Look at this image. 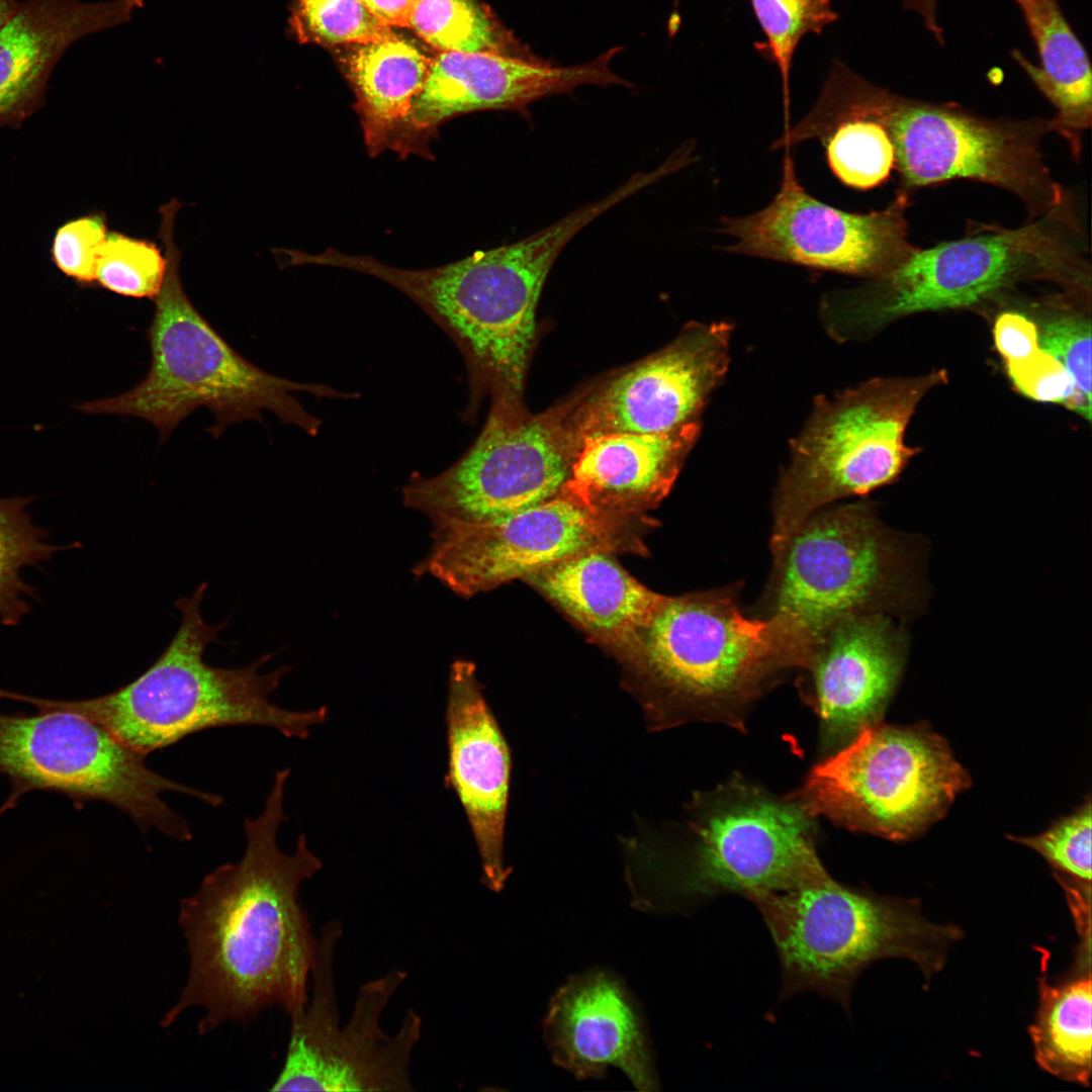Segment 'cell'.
<instances>
[{
    "instance_id": "1",
    "label": "cell",
    "mask_w": 1092,
    "mask_h": 1092,
    "mask_svg": "<svg viewBox=\"0 0 1092 1092\" xmlns=\"http://www.w3.org/2000/svg\"><path fill=\"white\" fill-rule=\"evenodd\" d=\"M290 768L275 774L261 814L245 818L246 849L236 863L206 875L180 902L178 922L190 957L188 981L163 1016L167 1027L190 1007H201L205 1034L228 1020H245L271 1005L290 1016L309 998L307 983L316 938L299 901V888L322 868L304 834L293 854L277 844L287 821L284 788Z\"/></svg>"
},
{
    "instance_id": "2",
    "label": "cell",
    "mask_w": 1092,
    "mask_h": 1092,
    "mask_svg": "<svg viewBox=\"0 0 1092 1092\" xmlns=\"http://www.w3.org/2000/svg\"><path fill=\"white\" fill-rule=\"evenodd\" d=\"M618 203L611 193L521 241L440 267L401 269L343 252L335 264L401 291L456 343L475 389L490 390L494 402L518 405L546 278L563 248Z\"/></svg>"
},
{
    "instance_id": "3",
    "label": "cell",
    "mask_w": 1092,
    "mask_h": 1092,
    "mask_svg": "<svg viewBox=\"0 0 1092 1092\" xmlns=\"http://www.w3.org/2000/svg\"><path fill=\"white\" fill-rule=\"evenodd\" d=\"M181 203L173 198L160 209L159 238L164 245L166 272L155 301L147 339L151 367L135 386L122 394L77 406L90 415H123L154 425L164 441L193 411L207 407L215 423L214 438L235 423H262L267 410L284 424L315 436L322 421L293 395L349 398V393L313 383H299L270 374L239 354L192 304L179 275L180 251L174 241V219Z\"/></svg>"
},
{
    "instance_id": "4",
    "label": "cell",
    "mask_w": 1092,
    "mask_h": 1092,
    "mask_svg": "<svg viewBox=\"0 0 1092 1092\" xmlns=\"http://www.w3.org/2000/svg\"><path fill=\"white\" fill-rule=\"evenodd\" d=\"M206 582L176 602L180 626L160 657L139 677L97 698L60 701L14 693L12 700L38 712L67 711L99 724L132 749L149 753L206 729L259 725L286 737L305 739L310 727L327 720L328 709L285 710L270 701L288 667L261 672L270 654L241 668L207 664L204 651L225 622L209 625L200 605Z\"/></svg>"
},
{
    "instance_id": "5",
    "label": "cell",
    "mask_w": 1092,
    "mask_h": 1092,
    "mask_svg": "<svg viewBox=\"0 0 1092 1092\" xmlns=\"http://www.w3.org/2000/svg\"><path fill=\"white\" fill-rule=\"evenodd\" d=\"M1075 226L1062 209L1016 229L984 225L960 240L916 248L872 283L826 293L822 322L845 341L913 313L976 305L1018 280L1083 282L1089 267Z\"/></svg>"
},
{
    "instance_id": "6",
    "label": "cell",
    "mask_w": 1092,
    "mask_h": 1092,
    "mask_svg": "<svg viewBox=\"0 0 1092 1092\" xmlns=\"http://www.w3.org/2000/svg\"><path fill=\"white\" fill-rule=\"evenodd\" d=\"M747 900L775 943L782 968L781 997L813 991L846 1012L851 990L871 964L907 959L930 981L963 936L956 925L926 919L916 900L853 889L830 876Z\"/></svg>"
},
{
    "instance_id": "7",
    "label": "cell",
    "mask_w": 1092,
    "mask_h": 1092,
    "mask_svg": "<svg viewBox=\"0 0 1092 1092\" xmlns=\"http://www.w3.org/2000/svg\"><path fill=\"white\" fill-rule=\"evenodd\" d=\"M808 638L780 617H746L728 590L665 597L625 656L664 696L654 725L681 712L732 706L777 672L805 667ZM662 696V697H663Z\"/></svg>"
},
{
    "instance_id": "8",
    "label": "cell",
    "mask_w": 1092,
    "mask_h": 1092,
    "mask_svg": "<svg viewBox=\"0 0 1092 1092\" xmlns=\"http://www.w3.org/2000/svg\"><path fill=\"white\" fill-rule=\"evenodd\" d=\"M947 380L945 370L876 378L832 398L818 396L772 503L771 552L815 512L845 496L892 483L917 453L905 443L922 398Z\"/></svg>"
},
{
    "instance_id": "9",
    "label": "cell",
    "mask_w": 1092,
    "mask_h": 1092,
    "mask_svg": "<svg viewBox=\"0 0 1092 1092\" xmlns=\"http://www.w3.org/2000/svg\"><path fill=\"white\" fill-rule=\"evenodd\" d=\"M848 97L889 133L900 189L968 179L1015 194L1029 219L1064 208V190L1041 151L1050 120L991 119L956 104L899 96L859 75L851 79Z\"/></svg>"
},
{
    "instance_id": "10",
    "label": "cell",
    "mask_w": 1092,
    "mask_h": 1092,
    "mask_svg": "<svg viewBox=\"0 0 1092 1092\" xmlns=\"http://www.w3.org/2000/svg\"><path fill=\"white\" fill-rule=\"evenodd\" d=\"M146 756L76 713H0V774L10 780L11 796L19 800L38 790L64 795L78 806L102 801L127 814L144 832L155 828L176 840H190L188 822L161 794L182 793L212 807L222 798L157 774Z\"/></svg>"
},
{
    "instance_id": "11",
    "label": "cell",
    "mask_w": 1092,
    "mask_h": 1092,
    "mask_svg": "<svg viewBox=\"0 0 1092 1092\" xmlns=\"http://www.w3.org/2000/svg\"><path fill=\"white\" fill-rule=\"evenodd\" d=\"M969 785L938 735L875 723L811 771L799 802L812 816L907 839L940 818Z\"/></svg>"
},
{
    "instance_id": "12",
    "label": "cell",
    "mask_w": 1092,
    "mask_h": 1092,
    "mask_svg": "<svg viewBox=\"0 0 1092 1092\" xmlns=\"http://www.w3.org/2000/svg\"><path fill=\"white\" fill-rule=\"evenodd\" d=\"M695 817V845L666 874L655 909L688 910L730 893L749 899L829 876L814 846L813 816L799 801L734 784L706 800Z\"/></svg>"
},
{
    "instance_id": "13",
    "label": "cell",
    "mask_w": 1092,
    "mask_h": 1092,
    "mask_svg": "<svg viewBox=\"0 0 1092 1092\" xmlns=\"http://www.w3.org/2000/svg\"><path fill=\"white\" fill-rule=\"evenodd\" d=\"M343 934L338 920L321 930L310 977L312 993L304 1009L290 1018L284 1065L271 1091H412L410 1064L422 1036V1017L407 1010L393 1034L381 1015L406 979L392 970L359 990L350 1019L341 1025L336 1000L335 950Z\"/></svg>"
},
{
    "instance_id": "14",
    "label": "cell",
    "mask_w": 1092,
    "mask_h": 1092,
    "mask_svg": "<svg viewBox=\"0 0 1092 1092\" xmlns=\"http://www.w3.org/2000/svg\"><path fill=\"white\" fill-rule=\"evenodd\" d=\"M772 556L764 617L789 621L812 646L848 617L888 615L904 590L897 541L866 504L815 512Z\"/></svg>"
},
{
    "instance_id": "15",
    "label": "cell",
    "mask_w": 1092,
    "mask_h": 1092,
    "mask_svg": "<svg viewBox=\"0 0 1092 1092\" xmlns=\"http://www.w3.org/2000/svg\"><path fill=\"white\" fill-rule=\"evenodd\" d=\"M569 411L531 416L521 405L492 402L465 454L437 475L410 478L402 488L404 506L432 523L488 521L560 494L578 449Z\"/></svg>"
},
{
    "instance_id": "16",
    "label": "cell",
    "mask_w": 1092,
    "mask_h": 1092,
    "mask_svg": "<svg viewBox=\"0 0 1092 1092\" xmlns=\"http://www.w3.org/2000/svg\"><path fill=\"white\" fill-rule=\"evenodd\" d=\"M780 189L754 213L724 217L719 232L734 239L726 251L869 279L898 267L916 249L908 240L909 194L899 189L883 209L849 212L809 194L792 148H784Z\"/></svg>"
},
{
    "instance_id": "17",
    "label": "cell",
    "mask_w": 1092,
    "mask_h": 1092,
    "mask_svg": "<svg viewBox=\"0 0 1092 1092\" xmlns=\"http://www.w3.org/2000/svg\"><path fill=\"white\" fill-rule=\"evenodd\" d=\"M616 518L594 513L561 492L495 520L432 523L429 553L414 573L472 597L575 554L615 549L620 542Z\"/></svg>"
},
{
    "instance_id": "18",
    "label": "cell",
    "mask_w": 1092,
    "mask_h": 1092,
    "mask_svg": "<svg viewBox=\"0 0 1092 1092\" xmlns=\"http://www.w3.org/2000/svg\"><path fill=\"white\" fill-rule=\"evenodd\" d=\"M621 50L613 48L592 62L570 67L489 53L437 52L422 90L387 149L401 158L413 154L429 158L439 126L457 115L498 109L528 117L531 103L571 94L581 85L632 87L610 68Z\"/></svg>"
},
{
    "instance_id": "19",
    "label": "cell",
    "mask_w": 1092,
    "mask_h": 1092,
    "mask_svg": "<svg viewBox=\"0 0 1092 1092\" xmlns=\"http://www.w3.org/2000/svg\"><path fill=\"white\" fill-rule=\"evenodd\" d=\"M732 326L689 325L667 347L630 367L569 412L581 439L609 433H658L699 421L729 365Z\"/></svg>"
},
{
    "instance_id": "20",
    "label": "cell",
    "mask_w": 1092,
    "mask_h": 1092,
    "mask_svg": "<svg viewBox=\"0 0 1092 1092\" xmlns=\"http://www.w3.org/2000/svg\"><path fill=\"white\" fill-rule=\"evenodd\" d=\"M445 722V785L455 792L467 816L480 856L482 882L499 892L510 873L504 860V836L511 752L470 661L458 659L450 666Z\"/></svg>"
},
{
    "instance_id": "21",
    "label": "cell",
    "mask_w": 1092,
    "mask_h": 1092,
    "mask_svg": "<svg viewBox=\"0 0 1092 1092\" xmlns=\"http://www.w3.org/2000/svg\"><path fill=\"white\" fill-rule=\"evenodd\" d=\"M543 1036L553 1062L579 1080L601 1079L616 1067L637 1090L659 1089L636 1004L610 972L588 971L562 985L550 1000Z\"/></svg>"
},
{
    "instance_id": "22",
    "label": "cell",
    "mask_w": 1092,
    "mask_h": 1092,
    "mask_svg": "<svg viewBox=\"0 0 1092 1092\" xmlns=\"http://www.w3.org/2000/svg\"><path fill=\"white\" fill-rule=\"evenodd\" d=\"M903 663V640L887 614L848 617L829 629L804 667L826 739L850 741L878 723Z\"/></svg>"
},
{
    "instance_id": "23",
    "label": "cell",
    "mask_w": 1092,
    "mask_h": 1092,
    "mask_svg": "<svg viewBox=\"0 0 1092 1092\" xmlns=\"http://www.w3.org/2000/svg\"><path fill=\"white\" fill-rule=\"evenodd\" d=\"M144 0H23L0 28V126L20 127L44 103L51 74L78 39L129 22Z\"/></svg>"
},
{
    "instance_id": "24",
    "label": "cell",
    "mask_w": 1092,
    "mask_h": 1092,
    "mask_svg": "<svg viewBox=\"0 0 1092 1092\" xmlns=\"http://www.w3.org/2000/svg\"><path fill=\"white\" fill-rule=\"evenodd\" d=\"M700 431L699 420L665 432L585 437L561 492L597 514L651 509L669 492Z\"/></svg>"
},
{
    "instance_id": "25",
    "label": "cell",
    "mask_w": 1092,
    "mask_h": 1092,
    "mask_svg": "<svg viewBox=\"0 0 1092 1092\" xmlns=\"http://www.w3.org/2000/svg\"><path fill=\"white\" fill-rule=\"evenodd\" d=\"M593 637L624 656L664 600L605 549H592L526 578Z\"/></svg>"
},
{
    "instance_id": "26",
    "label": "cell",
    "mask_w": 1092,
    "mask_h": 1092,
    "mask_svg": "<svg viewBox=\"0 0 1092 1092\" xmlns=\"http://www.w3.org/2000/svg\"><path fill=\"white\" fill-rule=\"evenodd\" d=\"M339 60L355 94L368 153L388 144L422 90L434 55L394 30L377 40L341 47Z\"/></svg>"
},
{
    "instance_id": "27",
    "label": "cell",
    "mask_w": 1092,
    "mask_h": 1092,
    "mask_svg": "<svg viewBox=\"0 0 1092 1092\" xmlns=\"http://www.w3.org/2000/svg\"><path fill=\"white\" fill-rule=\"evenodd\" d=\"M1034 41L1039 63L1034 65L1019 50L1012 57L1035 87L1056 108L1050 120L1078 157L1081 138L1091 126V69L1085 47L1067 20L1058 0H1021L1017 3Z\"/></svg>"
},
{
    "instance_id": "28",
    "label": "cell",
    "mask_w": 1092,
    "mask_h": 1092,
    "mask_svg": "<svg viewBox=\"0 0 1092 1092\" xmlns=\"http://www.w3.org/2000/svg\"><path fill=\"white\" fill-rule=\"evenodd\" d=\"M818 140L828 166L845 186L870 190L884 184L895 169V151L886 128L858 110L828 74L811 110L771 145L775 150Z\"/></svg>"
},
{
    "instance_id": "29",
    "label": "cell",
    "mask_w": 1092,
    "mask_h": 1092,
    "mask_svg": "<svg viewBox=\"0 0 1092 1092\" xmlns=\"http://www.w3.org/2000/svg\"><path fill=\"white\" fill-rule=\"evenodd\" d=\"M1059 985L1041 979L1029 1034L1038 1066L1062 1080L1089 1086L1092 1068L1090 971Z\"/></svg>"
},
{
    "instance_id": "30",
    "label": "cell",
    "mask_w": 1092,
    "mask_h": 1092,
    "mask_svg": "<svg viewBox=\"0 0 1092 1092\" xmlns=\"http://www.w3.org/2000/svg\"><path fill=\"white\" fill-rule=\"evenodd\" d=\"M32 496L0 497V624L16 627L31 610L36 589L23 577L66 547L54 544L28 508Z\"/></svg>"
},
{
    "instance_id": "31",
    "label": "cell",
    "mask_w": 1092,
    "mask_h": 1092,
    "mask_svg": "<svg viewBox=\"0 0 1092 1092\" xmlns=\"http://www.w3.org/2000/svg\"><path fill=\"white\" fill-rule=\"evenodd\" d=\"M407 28L436 52L533 59L478 0H415Z\"/></svg>"
},
{
    "instance_id": "32",
    "label": "cell",
    "mask_w": 1092,
    "mask_h": 1092,
    "mask_svg": "<svg viewBox=\"0 0 1092 1092\" xmlns=\"http://www.w3.org/2000/svg\"><path fill=\"white\" fill-rule=\"evenodd\" d=\"M765 35L756 50L780 71L784 114H790V72L797 46L809 33L820 34L838 19L831 0H749Z\"/></svg>"
},
{
    "instance_id": "33",
    "label": "cell",
    "mask_w": 1092,
    "mask_h": 1092,
    "mask_svg": "<svg viewBox=\"0 0 1092 1092\" xmlns=\"http://www.w3.org/2000/svg\"><path fill=\"white\" fill-rule=\"evenodd\" d=\"M289 10L288 31L300 43L344 47L393 31L361 0H292Z\"/></svg>"
},
{
    "instance_id": "34",
    "label": "cell",
    "mask_w": 1092,
    "mask_h": 1092,
    "mask_svg": "<svg viewBox=\"0 0 1092 1092\" xmlns=\"http://www.w3.org/2000/svg\"><path fill=\"white\" fill-rule=\"evenodd\" d=\"M166 258L154 244L107 233L96 264V283L114 293L154 299L163 284Z\"/></svg>"
},
{
    "instance_id": "35",
    "label": "cell",
    "mask_w": 1092,
    "mask_h": 1092,
    "mask_svg": "<svg viewBox=\"0 0 1092 1092\" xmlns=\"http://www.w3.org/2000/svg\"><path fill=\"white\" fill-rule=\"evenodd\" d=\"M1039 346L1067 369L1075 386L1073 412L1091 420V324L1077 313H1061L1039 330Z\"/></svg>"
},
{
    "instance_id": "36",
    "label": "cell",
    "mask_w": 1092,
    "mask_h": 1092,
    "mask_svg": "<svg viewBox=\"0 0 1092 1092\" xmlns=\"http://www.w3.org/2000/svg\"><path fill=\"white\" fill-rule=\"evenodd\" d=\"M1091 818V804L1087 802L1044 833L1016 840L1039 852L1054 868L1090 884Z\"/></svg>"
},
{
    "instance_id": "37",
    "label": "cell",
    "mask_w": 1092,
    "mask_h": 1092,
    "mask_svg": "<svg viewBox=\"0 0 1092 1092\" xmlns=\"http://www.w3.org/2000/svg\"><path fill=\"white\" fill-rule=\"evenodd\" d=\"M107 233L102 213H90L64 223L53 240L55 265L76 283L93 285L96 283L98 252Z\"/></svg>"
},
{
    "instance_id": "38",
    "label": "cell",
    "mask_w": 1092,
    "mask_h": 1092,
    "mask_svg": "<svg viewBox=\"0 0 1092 1092\" xmlns=\"http://www.w3.org/2000/svg\"><path fill=\"white\" fill-rule=\"evenodd\" d=\"M1004 364L1013 386L1022 395L1073 411L1076 392L1072 377L1049 352L1040 348L1025 359Z\"/></svg>"
},
{
    "instance_id": "39",
    "label": "cell",
    "mask_w": 1092,
    "mask_h": 1092,
    "mask_svg": "<svg viewBox=\"0 0 1092 1092\" xmlns=\"http://www.w3.org/2000/svg\"><path fill=\"white\" fill-rule=\"evenodd\" d=\"M993 335L1004 363L1025 359L1040 349L1039 329L1019 311L1001 312L995 320Z\"/></svg>"
},
{
    "instance_id": "40",
    "label": "cell",
    "mask_w": 1092,
    "mask_h": 1092,
    "mask_svg": "<svg viewBox=\"0 0 1092 1092\" xmlns=\"http://www.w3.org/2000/svg\"><path fill=\"white\" fill-rule=\"evenodd\" d=\"M380 20L391 27L407 28L415 0H361Z\"/></svg>"
},
{
    "instance_id": "41",
    "label": "cell",
    "mask_w": 1092,
    "mask_h": 1092,
    "mask_svg": "<svg viewBox=\"0 0 1092 1092\" xmlns=\"http://www.w3.org/2000/svg\"><path fill=\"white\" fill-rule=\"evenodd\" d=\"M937 2L938 0H903L904 7L917 12L923 19L926 28L933 34L935 39L942 44L944 38L942 35V28L937 20Z\"/></svg>"
},
{
    "instance_id": "42",
    "label": "cell",
    "mask_w": 1092,
    "mask_h": 1092,
    "mask_svg": "<svg viewBox=\"0 0 1092 1092\" xmlns=\"http://www.w3.org/2000/svg\"><path fill=\"white\" fill-rule=\"evenodd\" d=\"M18 3L16 0H0V28L15 12Z\"/></svg>"
},
{
    "instance_id": "43",
    "label": "cell",
    "mask_w": 1092,
    "mask_h": 1092,
    "mask_svg": "<svg viewBox=\"0 0 1092 1092\" xmlns=\"http://www.w3.org/2000/svg\"><path fill=\"white\" fill-rule=\"evenodd\" d=\"M1020 1H1021V0H1015V2H1016V3H1019Z\"/></svg>"
}]
</instances>
